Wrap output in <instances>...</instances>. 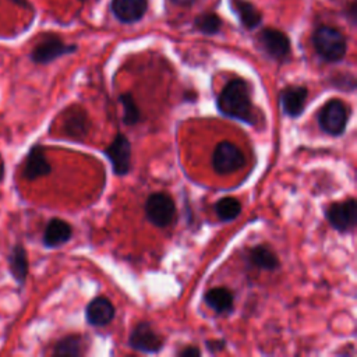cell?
Instances as JSON below:
<instances>
[{"instance_id": "6da1fadb", "label": "cell", "mask_w": 357, "mask_h": 357, "mask_svg": "<svg viewBox=\"0 0 357 357\" xmlns=\"http://www.w3.org/2000/svg\"><path fill=\"white\" fill-rule=\"evenodd\" d=\"M218 110L230 119L241 123L255 124V113L251 103L250 86L241 78H234L226 84L216 99Z\"/></svg>"}, {"instance_id": "7a4b0ae2", "label": "cell", "mask_w": 357, "mask_h": 357, "mask_svg": "<svg viewBox=\"0 0 357 357\" xmlns=\"http://www.w3.org/2000/svg\"><path fill=\"white\" fill-rule=\"evenodd\" d=\"M312 45L315 52L325 61H339L344 57L347 45L343 33L332 26L322 25L312 33Z\"/></svg>"}, {"instance_id": "3957f363", "label": "cell", "mask_w": 357, "mask_h": 357, "mask_svg": "<svg viewBox=\"0 0 357 357\" xmlns=\"http://www.w3.org/2000/svg\"><path fill=\"white\" fill-rule=\"evenodd\" d=\"M350 117V107L340 99H329L318 113V124L324 132L339 137L344 132Z\"/></svg>"}, {"instance_id": "277c9868", "label": "cell", "mask_w": 357, "mask_h": 357, "mask_svg": "<svg viewBox=\"0 0 357 357\" xmlns=\"http://www.w3.org/2000/svg\"><path fill=\"white\" fill-rule=\"evenodd\" d=\"M145 218L156 227H167L176 215V205L170 195L165 192L151 194L144 205Z\"/></svg>"}, {"instance_id": "5b68a950", "label": "cell", "mask_w": 357, "mask_h": 357, "mask_svg": "<svg viewBox=\"0 0 357 357\" xmlns=\"http://www.w3.org/2000/svg\"><path fill=\"white\" fill-rule=\"evenodd\" d=\"M212 167L219 174H229L245 165L243 151L230 141L219 142L212 153Z\"/></svg>"}, {"instance_id": "8992f818", "label": "cell", "mask_w": 357, "mask_h": 357, "mask_svg": "<svg viewBox=\"0 0 357 357\" xmlns=\"http://www.w3.org/2000/svg\"><path fill=\"white\" fill-rule=\"evenodd\" d=\"M326 219L331 226L340 231H349L354 229L357 223V202L354 198H349L342 202L332 204L326 209Z\"/></svg>"}, {"instance_id": "52a82bcc", "label": "cell", "mask_w": 357, "mask_h": 357, "mask_svg": "<svg viewBox=\"0 0 357 357\" xmlns=\"http://www.w3.org/2000/svg\"><path fill=\"white\" fill-rule=\"evenodd\" d=\"M117 176H124L131 169V144L124 134H117L103 151Z\"/></svg>"}, {"instance_id": "ba28073f", "label": "cell", "mask_w": 357, "mask_h": 357, "mask_svg": "<svg viewBox=\"0 0 357 357\" xmlns=\"http://www.w3.org/2000/svg\"><path fill=\"white\" fill-rule=\"evenodd\" d=\"M128 346L142 353H158L163 347V337L153 331L151 324L139 322L131 331Z\"/></svg>"}, {"instance_id": "9c48e42d", "label": "cell", "mask_w": 357, "mask_h": 357, "mask_svg": "<svg viewBox=\"0 0 357 357\" xmlns=\"http://www.w3.org/2000/svg\"><path fill=\"white\" fill-rule=\"evenodd\" d=\"M75 50H77L75 45H67L57 36H47L33 47L31 53V59L36 64H47Z\"/></svg>"}, {"instance_id": "30bf717a", "label": "cell", "mask_w": 357, "mask_h": 357, "mask_svg": "<svg viewBox=\"0 0 357 357\" xmlns=\"http://www.w3.org/2000/svg\"><path fill=\"white\" fill-rule=\"evenodd\" d=\"M259 43L264 50L275 60H284L290 53L289 38L278 29H264L259 33Z\"/></svg>"}, {"instance_id": "8fae6325", "label": "cell", "mask_w": 357, "mask_h": 357, "mask_svg": "<svg viewBox=\"0 0 357 357\" xmlns=\"http://www.w3.org/2000/svg\"><path fill=\"white\" fill-rule=\"evenodd\" d=\"M307 96L308 91L301 85H290L282 89L279 93V102L283 113L289 117H298L305 107Z\"/></svg>"}, {"instance_id": "7c38bea8", "label": "cell", "mask_w": 357, "mask_h": 357, "mask_svg": "<svg viewBox=\"0 0 357 357\" xmlns=\"http://www.w3.org/2000/svg\"><path fill=\"white\" fill-rule=\"evenodd\" d=\"M63 130L68 138L74 141H82L89 131V119L86 112L78 106L68 109L64 117Z\"/></svg>"}, {"instance_id": "4fadbf2b", "label": "cell", "mask_w": 357, "mask_h": 357, "mask_svg": "<svg viewBox=\"0 0 357 357\" xmlns=\"http://www.w3.org/2000/svg\"><path fill=\"white\" fill-rule=\"evenodd\" d=\"M52 172V166L46 159L45 149L42 145H33L25 159L22 174L26 180H36L39 177L47 176Z\"/></svg>"}, {"instance_id": "5bb4252c", "label": "cell", "mask_w": 357, "mask_h": 357, "mask_svg": "<svg viewBox=\"0 0 357 357\" xmlns=\"http://www.w3.org/2000/svg\"><path fill=\"white\" fill-rule=\"evenodd\" d=\"M85 318L92 326H106L114 318V305L106 297H95L85 308Z\"/></svg>"}, {"instance_id": "9a60e30c", "label": "cell", "mask_w": 357, "mask_h": 357, "mask_svg": "<svg viewBox=\"0 0 357 357\" xmlns=\"http://www.w3.org/2000/svg\"><path fill=\"white\" fill-rule=\"evenodd\" d=\"M112 11L119 21L131 24L144 17L146 11V0H113Z\"/></svg>"}, {"instance_id": "2e32d148", "label": "cell", "mask_w": 357, "mask_h": 357, "mask_svg": "<svg viewBox=\"0 0 357 357\" xmlns=\"http://www.w3.org/2000/svg\"><path fill=\"white\" fill-rule=\"evenodd\" d=\"M73 236V229L70 223L63 219L53 218L47 222L45 231H43V244L49 248L60 247L61 244L67 243Z\"/></svg>"}, {"instance_id": "e0dca14e", "label": "cell", "mask_w": 357, "mask_h": 357, "mask_svg": "<svg viewBox=\"0 0 357 357\" xmlns=\"http://www.w3.org/2000/svg\"><path fill=\"white\" fill-rule=\"evenodd\" d=\"M247 259L251 266L264 269V271H275L279 268V259L272 248L266 244H259L248 250Z\"/></svg>"}, {"instance_id": "ac0fdd59", "label": "cell", "mask_w": 357, "mask_h": 357, "mask_svg": "<svg viewBox=\"0 0 357 357\" xmlns=\"http://www.w3.org/2000/svg\"><path fill=\"white\" fill-rule=\"evenodd\" d=\"M204 300L209 308H212L218 314H227L233 310V293L226 287H212L209 289Z\"/></svg>"}, {"instance_id": "d6986e66", "label": "cell", "mask_w": 357, "mask_h": 357, "mask_svg": "<svg viewBox=\"0 0 357 357\" xmlns=\"http://www.w3.org/2000/svg\"><path fill=\"white\" fill-rule=\"evenodd\" d=\"M8 266L15 282L18 284H24L28 275V258L26 251L21 244L14 245L11 254L8 255Z\"/></svg>"}, {"instance_id": "ffe728a7", "label": "cell", "mask_w": 357, "mask_h": 357, "mask_svg": "<svg viewBox=\"0 0 357 357\" xmlns=\"http://www.w3.org/2000/svg\"><path fill=\"white\" fill-rule=\"evenodd\" d=\"M233 10L247 29H254L261 24V13L247 0H231Z\"/></svg>"}, {"instance_id": "44dd1931", "label": "cell", "mask_w": 357, "mask_h": 357, "mask_svg": "<svg viewBox=\"0 0 357 357\" xmlns=\"http://www.w3.org/2000/svg\"><path fill=\"white\" fill-rule=\"evenodd\" d=\"M84 353V342L78 335H68L59 340L54 346L53 356L57 357H78Z\"/></svg>"}, {"instance_id": "7402d4cb", "label": "cell", "mask_w": 357, "mask_h": 357, "mask_svg": "<svg viewBox=\"0 0 357 357\" xmlns=\"http://www.w3.org/2000/svg\"><path fill=\"white\" fill-rule=\"evenodd\" d=\"M215 212L220 222H231L241 212V204L234 197H223L215 204Z\"/></svg>"}, {"instance_id": "603a6c76", "label": "cell", "mask_w": 357, "mask_h": 357, "mask_svg": "<svg viewBox=\"0 0 357 357\" xmlns=\"http://www.w3.org/2000/svg\"><path fill=\"white\" fill-rule=\"evenodd\" d=\"M119 100L123 106V123L127 126H134L139 121V109L134 100V96L131 93H121L119 96Z\"/></svg>"}, {"instance_id": "cb8c5ba5", "label": "cell", "mask_w": 357, "mask_h": 357, "mask_svg": "<svg viewBox=\"0 0 357 357\" xmlns=\"http://www.w3.org/2000/svg\"><path fill=\"white\" fill-rule=\"evenodd\" d=\"M220 26L222 21L213 13H204L195 18V28L205 35H213L219 32Z\"/></svg>"}, {"instance_id": "d4e9b609", "label": "cell", "mask_w": 357, "mask_h": 357, "mask_svg": "<svg viewBox=\"0 0 357 357\" xmlns=\"http://www.w3.org/2000/svg\"><path fill=\"white\" fill-rule=\"evenodd\" d=\"M177 356H180V357H198V356H201V350L195 346H185L184 349L177 351Z\"/></svg>"}, {"instance_id": "484cf974", "label": "cell", "mask_w": 357, "mask_h": 357, "mask_svg": "<svg viewBox=\"0 0 357 357\" xmlns=\"http://www.w3.org/2000/svg\"><path fill=\"white\" fill-rule=\"evenodd\" d=\"M205 344H206V347H208L209 351L216 353V351H220V350L225 349L226 342H225V340H206Z\"/></svg>"}, {"instance_id": "4316f807", "label": "cell", "mask_w": 357, "mask_h": 357, "mask_svg": "<svg viewBox=\"0 0 357 357\" xmlns=\"http://www.w3.org/2000/svg\"><path fill=\"white\" fill-rule=\"evenodd\" d=\"M170 3L176 4V6H181V7H187V6H191L195 0H169Z\"/></svg>"}, {"instance_id": "83f0119b", "label": "cell", "mask_w": 357, "mask_h": 357, "mask_svg": "<svg viewBox=\"0 0 357 357\" xmlns=\"http://www.w3.org/2000/svg\"><path fill=\"white\" fill-rule=\"evenodd\" d=\"M4 172H6V170H4V165H3V162L0 160V181L4 178Z\"/></svg>"}, {"instance_id": "f1b7e54d", "label": "cell", "mask_w": 357, "mask_h": 357, "mask_svg": "<svg viewBox=\"0 0 357 357\" xmlns=\"http://www.w3.org/2000/svg\"><path fill=\"white\" fill-rule=\"evenodd\" d=\"M13 1H14V3H17L18 6H24V7H26V4H28V3H26V0H13Z\"/></svg>"}, {"instance_id": "f546056e", "label": "cell", "mask_w": 357, "mask_h": 357, "mask_svg": "<svg viewBox=\"0 0 357 357\" xmlns=\"http://www.w3.org/2000/svg\"><path fill=\"white\" fill-rule=\"evenodd\" d=\"M81 1H84V0H81Z\"/></svg>"}]
</instances>
